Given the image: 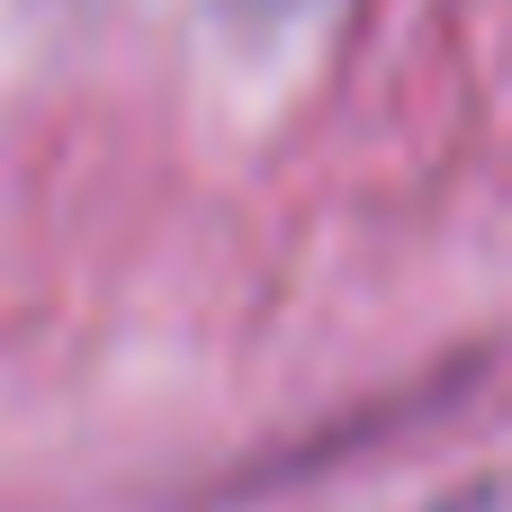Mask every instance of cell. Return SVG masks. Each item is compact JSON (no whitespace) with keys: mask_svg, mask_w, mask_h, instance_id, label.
<instances>
[{"mask_svg":"<svg viewBox=\"0 0 512 512\" xmlns=\"http://www.w3.org/2000/svg\"><path fill=\"white\" fill-rule=\"evenodd\" d=\"M243 9H306V0H243Z\"/></svg>","mask_w":512,"mask_h":512,"instance_id":"cell-1","label":"cell"}]
</instances>
